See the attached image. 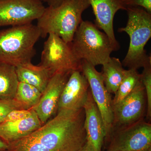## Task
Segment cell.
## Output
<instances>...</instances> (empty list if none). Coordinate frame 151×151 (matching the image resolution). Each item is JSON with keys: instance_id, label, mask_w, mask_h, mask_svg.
<instances>
[{"instance_id": "1", "label": "cell", "mask_w": 151, "mask_h": 151, "mask_svg": "<svg viewBox=\"0 0 151 151\" xmlns=\"http://www.w3.org/2000/svg\"><path fill=\"white\" fill-rule=\"evenodd\" d=\"M84 108L62 110L30 134L9 144L6 151H77L87 141Z\"/></svg>"}, {"instance_id": "2", "label": "cell", "mask_w": 151, "mask_h": 151, "mask_svg": "<svg viewBox=\"0 0 151 151\" xmlns=\"http://www.w3.org/2000/svg\"><path fill=\"white\" fill-rule=\"evenodd\" d=\"M90 6L88 0H65L56 7H45L37 20V26L41 37L53 34L67 43H71L79 25L83 21L82 15Z\"/></svg>"}, {"instance_id": "3", "label": "cell", "mask_w": 151, "mask_h": 151, "mask_svg": "<svg viewBox=\"0 0 151 151\" xmlns=\"http://www.w3.org/2000/svg\"><path fill=\"white\" fill-rule=\"evenodd\" d=\"M41 37L37 25L29 24L0 30V62L17 67L32 62Z\"/></svg>"}, {"instance_id": "4", "label": "cell", "mask_w": 151, "mask_h": 151, "mask_svg": "<svg viewBox=\"0 0 151 151\" xmlns=\"http://www.w3.org/2000/svg\"><path fill=\"white\" fill-rule=\"evenodd\" d=\"M128 19L119 32L127 33L130 37L129 49L122 61L128 69L138 70L151 64V57L145 47L151 37V14L138 7H127Z\"/></svg>"}, {"instance_id": "5", "label": "cell", "mask_w": 151, "mask_h": 151, "mask_svg": "<svg viewBox=\"0 0 151 151\" xmlns=\"http://www.w3.org/2000/svg\"><path fill=\"white\" fill-rule=\"evenodd\" d=\"M71 45L78 59L86 60L95 67L108 62L111 53L115 51L108 36L89 21L81 22Z\"/></svg>"}, {"instance_id": "6", "label": "cell", "mask_w": 151, "mask_h": 151, "mask_svg": "<svg viewBox=\"0 0 151 151\" xmlns=\"http://www.w3.org/2000/svg\"><path fill=\"white\" fill-rule=\"evenodd\" d=\"M81 60L73 52L71 43L50 34L44 44L40 65L48 70L51 76L57 73L81 71Z\"/></svg>"}, {"instance_id": "7", "label": "cell", "mask_w": 151, "mask_h": 151, "mask_svg": "<svg viewBox=\"0 0 151 151\" xmlns=\"http://www.w3.org/2000/svg\"><path fill=\"white\" fill-rule=\"evenodd\" d=\"M45 8L41 0H0V27L31 24Z\"/></svg>"}, {"instance_id": "8", "label": "cell", "mask_w": 151, "mask_h": 151, "mask_svg": "<svg viewBox=\"0 0 151 151\" xmlns=\"http://www.w3.org/2000/svg\"><path fill=\"white\" fill-rule=\"evenodd\" d=\"M81 72L89 84V89L103 119L106 137L111 134L113 129V116L112 99L105 87L101 72L95 66L85 60H81Z\"/></svg>"}, {"instance_id": "9", "label": "cell", "mask_w": 151, "mask_h": 151, "mask_svg": "<svg viewBox=\"0 0 151 151\" xmlns=\"http://www.w3.org/2000/svg\"><path fill=\"white\" fill-rule=\"evenodd\" d=\"M116 129L109 151H142L151 147V125L143 119Z\"/></svg>"}, {"instance_id": "10", "label": "cell", "mask_w": 151, "mask_h": 151, "mask_svg": "<svg viewBox=\"0 0 151 151\" xmlns=\"http://www.w3.org/2000/svg\"><path fill=\"white\" fill-rule=\"evenodd\" d=\"M146 107L145 91L140 79L127 97L112 106L113 116L112 130L142 119Z\"/></svg>"}, {"instance_id": "11", "label": "cell", "mask_w": 151, "mask_h": 151, "mask_svg": "<svg viewBox=\"0 0 151 151\" xmlns=\"http://www.w3.org/2000/svg\"><path fill=\"white\" fill-rule=\"evenodd\" d=\"M89 91V83L83 73L79 70L72 71L60 95L57 112L82 109L87 100Z\"/></svg>"}, {"instance_id": "12", "label": "cell", "mask_w": 151, "mask_h": 151, "mask_svg": "<svg viewBox=\"0 0 151 151\" xmlns=\"http://www.w3.org/2000/svg\"><path fill=\"white\" fill-rule=\"evenodd\" d=\"M70 73H57L52 75L38 103L33 108L42 125L57 112L60 95Z\"/></svg>"}, {"instance_id": "13", "label": "cell", "mask_w": 151, "mask_h": 151, "mask_svg": "<svg viewBox=\"0 0 151 151\" xmlns=\"http://www.w3.org/2000/svg\"><path fill=\"white\" fill-rule=\"evenodd\" d=\"M95 17V25L103 30L110 39L115 51L119 50L120 44L116 40L113 20L115 14L120 10H127L122 0H88Z\"/></svg>"}, {"instance_id": "14", "label": "cell", "mask_w": 151, "mask_h": 151, "mask_svg": "<svg viewBox=\"0 0 151 151\" xmlns=\"http://www.w3.org/2000/svg\"><path fill=\"white\" fill-rule=\"evenodd\" d=\"M83 108L85 113L84 128L87 141L95 151H101L104 139L106 137V131L102 116L90 89Z\"/></svg>"}, {"instance_id": "15", "label": "cell", "mask_w": 151, "mask_h": 151, "mask_svg": "<svg viewBox=\"0 0 151 151\" xmlns=\"http://www.w3.org/2000/svg\"><path fill=\"white\" fill-rule=\"evenodd\" d=\"M42 125L33 110L31 115L25 119L15 122H4L0 124V137L10 144L25 137Z\"/></svg>"}, {"instance_id": "16", "label": "cell", "mask_w": 151, "mask_h": 151, "mask_svg": "<svg viewBox=\"0 0 151 151\" xmlns=\"http://www.w3.org/2000/svg\"><path fill=\"white\" fill-rule=\"evenodd\" d=\"M18 80L35 86L42 93L46 88L51 76L45 68L40 65H33L31 63L16 67Z\"/></svg>"}, {"instance_id": "17", "label": "cell", "mask_w": 151, "mask_h": 151, "mask_svg": "<svg viewBox=\"0 0 151 151\" xmlns=\"http://www.w3.org/2000/svg\"><path fill=\"white\" fill-rule=\"evenodd\" d=\"M102 65L101 73L105 87L110 94H115L125 76L126 70L120 59L115 57H111Z\"/></svg>"}, {"instance_id": "18", "label": "cell", "mask_w": 151, "mask_h": 151, "mask_svg": "<svg viewBox=\"0 0 151 151\" xmlns=\"http://www.w3.org/2000/svg\"><path fill=\"white\" fill-rule=\"evenodd\" d=\"M18 83L16 67L0 62V99H13Z\"/></svg>"}, {"instance_id": "19", "label": "cell", "mask_w": 151, "mask_h": 151, "mask_svg": "<svg viewBox=\"0 0 151 151\" xmlns=\"http://www.w3.org/2000/svg\"><path fill=\"white\" fill-rule=\"evenodd\" d=\"M42 94L35 86L19 81L13 100L20 110H32L38 103Z\"/></svg>"}, {"instance_id": "20", "label": "cell", "mask_w": 151, "mask_h": 151, "mask_svg": "<svg viewBox=\"0 0 151 151\" xmlns=\"http://www.w3.org/2000/svg\"><path fill=\"white\" fill-rule=\"evenodd\" d=\"M141 79V74L137 70L128 69L121 84L112 99V106L124 100L132 92Z\"/></svg>"}, {"instance_id": "21", "label": "cell", "mask_w": 151, "mask_h": 151, "mask_svg": "<svg viewBox=\"0 0 151 151\" xmlns=\"http://www.w3.org/2000/svg\"><path fill=\"white\" fill-rule=\"evenodd\" d=\"M141 81L145 87L147 99V119L151 118V64L143 68L141 74Z\"/></svg>"}, {"instance_id": "22", "label": "cell", "mask_w": 151, "mask_h": 151, "mask_svg": "<svg viewBox=\"0 0 151 151\" xmlns=\"http://www.w3.org/2000/svg\"><path fill=\"white\" fill-rule=\"evenodd\" d=\"M15 109H19L13 99H0V124L4 122L8 114Z\"/></svg>"}, {"instance_id": "23", "label": "cell", "mask_w": 151, "mask_h": 151, "mask_svg": "<svg viewBox=\"0 0 151 151\" xmlns=\"http://www.w3.org/2000/svg\"><path fill=\"white\" fill-rule=\"evenodd\" d=\"M32 111V110L15 109L8 114L4 122H15L25 119L31 115Z\"/></svg>"}, {"instance_id": "24", "label": "cell", "mask_w": 151, "mask_h": 151, "mask_svg": "<svg viewBox=\"0 0 151 151\" xmlns=\"http://www.w3.org/2000/svg\"><path fill=\"white\" fill-rule=\"evenodd\" d=\"M123 1L127 7L141 6L151 14V0H123Z\"/></svg>"}, {"instance_id": "25", "label": "cell", "mask_w": 151, "mask_h": 151, "mask_svg": "<svg viewBox=\"0 0 151 151\" xmlns=\"http://www.w3.org/2000/svg\"><path fill=\"white\" fill-rule=\"evenodd\" d=\"M46 3L49 6L56 7L59 6L65 0H41Z\"/></svg>"}, {"instance_id": "26", "label": "cell", "mask_w": 151, "mask_h": 151, "mask_svg": "<svg viewBox=\"0 0 151 151\" xmlns=\"http://www.w3.org/2000/svg\"><path fill=\"white\" fill-rule=\"evenodd\" d=\"M77 151H95L92 145L86 141L84 146Z\"/></svg>"}, {"instance_id": "27", "label": "cell", "mask_w": 151, "mask_h": 151, "mask_svg": "<svg viewBox=\"0 0 151 151\" xmlns=\"http://www.w3.org/2000/svg\"><path fill=\"white\" fill-rule=\"evenodd\" d=\"M8 147V144L0 137V151H6Z\"/></svg>"}, {"instance_id": "28", "label": "cell", "mask_w": 151, "mask_h": 151, "mask_svg": "<svg viewBox=\"0 0 151 151\" xmlns=\"http://www.w3.org/2000/svg\"><path fill=\"white\" fill-rule=\"evenodd\" d=\"M142 151H151V147H150L149 148L145 149V150H144Z\"/></svg>"}, {"instance_id": "29", "label": "cell", "mask_w": 151, "mask_h": 151, "mask_svg": "<svg viewBox=\"0 0 151 151\" xmlns=\"http://www.w3.org/2000/svg\"><path fill=\"white\" fill-rule=\"evenodd\" d=\"M122 1H123V0H122Z\"/></svg>"}]
</instances>
